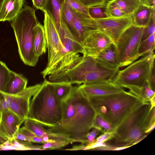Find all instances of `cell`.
Masks as SVG:
<instances>
[{
	"label": "cell",
	"mask_w": 155,
	"mask_h": 155,
	"mask_svg": "<svg viewBox=\"0 0 155 155\" xmlns=\"http://www.w3.org/2000/svg\"><path fill=\"white\" fill-rule=\"evenodd\" d=\"M43 150L42 146H35L31 142L19 140L15 138L8 140L4 143L0 144V150Z\"/></svg>",
	"instance_id": "obj_21"
},
{
	"label": "cell",
	"mask_w": 155,
	"mask_h": 155,
	"mask_svg": "<svg viewBox=\"0 0 155 155\" xmlns=\"http://www.w3.org/2000/svg\"><path fill=\"white\" fill-rule=\"evenodd\" d=\"M87 7L96 5H105L107 0H78Z\"/></svg>",
	"instance_id": "obj_35"
},
{
	"label": "cell",
	"mask_w": 155,
	"mask_h": 155,
	"mask_svg": "<svg viewBox=\"0 0 155 155\" xmlns=\"http://www.w3.org/2000/svg\"><path fill=\"white\" fill-rule=\"evenodd\" d=\"M45 0H32L33 5L37 9L42 10Z\"/></svg>",
	"instance_id": "obj_40"
},
{
	"label": "cell",
	"mask_w": 155,
	"mask_h": 155,
	"mask_svg": "<svg viewBox=\"0 0 155 155\" xmlns=\"http://www.w3.org/2000/svg\"><path fill=\"white\" fill-rule=\"evenodd\" d=\"M87 97L96 113L115 129L132 110L143 100L125 91L108 95Z\"/></svg>",
	"instance_id": "obj_4"
},
{
	"label": "cell",
	"mask_w": 155,
	"mask_h": 155,
	"mask_svg": "<svg viewBox=\"0 0 155 155\" xmlns=\"http://www.w3.org/2000/svg\"><path fill=\"white\" fill-rule=\"evenodd\" d=\"M78 87L87 97L108 95L125 91L124 88L112 82L82 84Z\"/></svg>",
	"instance_id": "obj_14"
},
{
	"label": "cell",
	"mask_w": 155,
	"mask_h": 155,
	"mask_svg": "<svg viewBox=\"0 0 155 155\" xmlns=\"http://www.w3.org/2000/svg\"><path fill=\"white\" fill-rule=\"evenodd\" d=\"M106 4L88 7V15L91 18L97 19L108 18L105 13Z\"/></svg>",
	"instance_id": "obj_30"
},
{
	"label": "cell",
	"mask_w": 155,
	"mask_h": 155,
	"mask_svg": "<svg viewBox=\"0 0 155 155\" xmlns=\"http://www.w3.org/2000/svg\"><path fill=\"white\" fill-rule=\"evenodd\" d=\"M19 131L25 136L29 138L36 136L32 132L27 129L24 126L20 128Z\"/></svg>",
	"instance_id": "obj_39"
},
{
	"label": "cell",
	"mask_w": 155,
	"mask_h": 155,
	"mask_svg": "<svg viewBox=\"0 0 155 155\" xmlns=\"http://www.w3.org/2000/svg\"><path fill=\"white\" fill-rule=\"evenodd\" d=\"M113 69L98 63L94 57L81 56L62 69L48 75L49 81L78 85L110 81Z\"/></svg>",
	"instance_id": "obj_2"
},
{
	"label": "cell",
	"mask_w": 155,
	"mask_h": 155,
	"mask_svg": "<svg viewBox=\"0 0 155 155\" xmlns=\"http://www.w3.org/2000/svg\"></svg>",
	"instance_id": "obj_47"
},
{
	"label": "cell",
	"mask_w": 155,
	"mask_h": 155,
	"mask_svg": "<svg viewBox=\"0 0 155 155\" xmlns=\"http://www.w3.org/2000/svg\"><path fill=\"white\" fill-rule=\"evenodd\" d=\"M149 5H155V0H147Z\"/></svg>",
	"instance_id": "obj_45"
},
{
	"label": "cell",
	"mask_w": 155,
	"mask_h": 155,
	"mask_svg": "<svg viewBox=\"0 0 155 155\" xmlns=\"http://www.w3.org/2000/svg\"><path fill=\"white\" fill-rule=\"evenodd\" d=\"M55 94L57 98L61 102H64L70 95L73 86L68 82H52L50 81Z\"/></svg>",
	"instance_id": "obj_23"
},
{
	"label": "cell",
	"mask_w": 155,
	"mask_h": 155,
	"mask_svg": "<svg viewBox=\"0 0 155 155\" xmlns=\"http://www.w3.org/2000/svg\"><path fill=\"white\" fill-rule=\"evenodd\" d=\"M155 57L153 51H152L124 69L119 70L112 82L128 89L129 92L141 98V91L147 81L155 62Z\"/></svg>",
	"instance_id": "obj_8"
},
{
	"label": "cell",
	"mask_w": 155,
	"mask_h": 155,
	"mask_svg": "<svg viewBox=\"0 0 155 155\" xmlns=\"http://www.w3.org/2000/svg\"><path fill=\"white\" fill-rule=\"evenodd\" d=\"M74 12V10L65 2L61 8V18L73 35Z\"/></svg>",
	"instance_id": "obj_25"
},
{
	"label": "cell",
	"mask_w": 155,
	"mask_h": 155,
	"mask_svg": "<svg viewBox=\"0 0 155 155\" xmlns=\"http://www.w3.org/2000/svg\"><path fill=\"white\" fill-rule=\"evenodd\" d=\"M153 105L150 101L140 102L116 127L113 137L106 141L109 146L121 147L127 137L138 139L142 137L147 130L146 120Z\"/></svg>",
	"instance_id": "obj_7"
},
{
	"label": "cell",
	"mask_w": 155,
	"mask_h": 155,
	"mask_svg": "<svg viewBox=\"0 0 155 155\" xmlns=\"http://www.w3.org/2000/svg\"><path fill=\"white\" fill-rule=\"evenodd\" d=\"M96 128L102 133L109 132L114 133L115 129L111 124L101 115L96 113L93 120L92 128Z\"/></svg>",
	"instance_id": "obj_27"
},
{
	"label": "cell",
	"mask_w": 155,
	"mask_h": 155,
	"mask_svg": "<svg viewBox=\"0 0 155 155\" xmlns=\"http://www.w3.org/2000/svg\"><path fill=\"white\" fill-rule=\"evenodd\" d=\"M24 126L36 136L43 137L48 136L50 139L57 141H66L72 143L68 138L60 135L54 134L45 129L43 125L37 121L27 118L24 121Z\"/></svg>",
	"instance_id": "obj_15"
},
{
	"label": "cell",
	"mask_w": 155,
	"mask_h": 155,
	"mask_svg": "<svg viewBox=\"0 0 155 155\" xmlns=\"http://www.w3.org/2000/svg\"><path fill=\"white\" fill-rule=\"evenodd\" d=\"M127 15L132 16L140 4L139 0H112Z\"/></svg>",
	"instance_id": "obj_26"
},
{
	"label": "cell",
	"mask_w": 155,
	"mask_h": 155,
	"mask_svg": "<svg viewBox=\"0 0 155 155\" xmlns=\"http://www.w3.org/2000/svg\"><path fill=\"white\" fill-rule=\"evenodd\" d=\"M0 109L2 110L9 109L11 105L12 94L5 92L0 93Z\"/></svg>",
	"instance_id": "obj_32"
},
{
	"label": "cell",
	"mask_w": 155,
	"mask_h": 155,
	"mask_svg": "<svg viewBox=\"0 0 155 155\" xmlns=\"http://www.w3.org/2000/svg\"><path fill=\"white\" fill-rule=\"evenodd\" d=\"M155 36V33L147 38L141 41L138 48V53L140 57H143L154 50Z\"/></svg>",
	"instance_id": "obj_28"
},
{
	"label": "cell",
	"mask_w": 155,
	"mask_h": 155,
	"mask_svg": "<svg viewBox=\"0 0 155 155\" xmlns=\"http://www.w3.org/2000/svg\"><path fill=\"white\" fill-rule=\"evenodd\" d=\"M30 140L31 142L32 143H42V144L45 143L43 141L42 137L36 136L30 137Z\"/></svg>",
	"instance_id": "obj_42"
},
{
	"label": "cell",
	"mask_w": 155,
	"mask_h": 155,
	"mask_svg": "<svg viewBox=\"0 0 155 155\" xmlns=\"http://www.w3.org/2000/svg\"><path fill=\"white\" fill-rule=\"evenodd\" d=\"M94 58L98 63L104 67L111 69L120 68L114 43Z\"/></svg>",
	"instance_id": "obj_16"
},
{
	"label": "cell",
	"mask_w": 155,
	"mask_h": 155,
	"mask_svg": "<svg viewBox=\"0 0 155 155\" xmlns=\"http://www.w3.org/2000/svg\"><path fill=\"white\" fill-rule=\"evenodd\" d=\"M155 15L149 24L144 27L141 41L145 40L155 33Z\"/></svg>",
	"instance_id": "obj_33"
},
{
	"label": "cell",
	"mask_w": 155,
	"mask_h": 155,
	"mask_svg": "<svg viewBox=\"0 0 155 155\" xmlns=\"http://www.w3.org/2000/svg\"><path fill=\"white\" fill-rule=\"evenodd\" d=\"M25 121L10 109L1 110L0 135L7 140L14 139Z\"/></svg>",
	"instance_id": "obj_13"
},
{
	"label": "cell",
	"mask_w": 155,
	"mask_h": 155,
	"mask_svg": "<svg viewBox=\"0 0 155 155\" xmlns=\"http://www.w3.org/2000/svg\"><path fill=\"white\" fill-rule=\"evenodd\" d=\"M70 143L66 141H56L54 142H45L43 144L42 148L43 150L60 149Z\"/></svg>",
	"instance_id": "obj_34"
},
{
	"label": "cell",
	"mask_w": 155,
	"mask_h": 155,
	"mask_svg": "<svg viewBox=\"0 0 155 155\" xmlns=\"http://www.w3.org/2000/svg\"><path fill=\"white\" fill-rule=\"evenodd\" d=\"M4 0H0V11Z\"/></svg>",
	"instance_id": "obj_46"
},
{
	"label": "cell",
	"mask_w": 155,
	"mask_h": 155,
	"mask_svg": "<svg viewBox=\"0 0 155 155\" xmlns=\"http://www.w3.org/2000/svg\"><path fill=\"white\" fill-rule=\"evenodd\" d=\"M7 140V139L0 135V144L3 143Z\"/></svg>",
	"instance_id": "obj_44"
},
{
	"label": "cell",
	"mask_w": 155,
	"mask_h": 155,
	"mask_svg": "<svg viewBox=\"0 0 155 155\" xmlns=\"http://www.w3.org/2000/svg\"><path fill=\"white\" fill-rule=\"evenodd\" d=\"M27 79L22 74L14 72L5 93L13 94L24 90L27 87Z\"/></svg>",
	"instance_id": "obj_22"
},
{
	"label": "cell",
	"mask_w": 155,
	"mask_h": 155,
	"mask_svg": "<svg viewBox=\"0 0 155 155\" xmlns=\"http://www.w3.org/2000/svg\"><path fill=\"white\" fill-rule=\"evenodd\" d=\"M144 28L131 26L114 43L120 68L127 66L140 57L138 48Z\"/></svg>",
	"instance_id": "obj_9"
},
{
	"label": "cell",
	"mask_w": 155,
	"mask_h": 155,
	"mask_svg": "<svg viewBox=\"0 0 155 155\" xmlns=\"http://www.w3.org/2000/svg\"><path fill=\"white\" fill-rule=\"evenodd\" d=\"M139 1L140 4L146 6H149L147 0H139Z\"/></svg>",
	"instance_id": "obj_43"
},
{
	"label": "cell",
	"mask_w": 155,
	"mask_h": 155,
	"mask_svg": "<svg viewBox=\"0 0 155 155\" xmlns=\"http://www.w3.org/2000/svg\"><path fill=\"white\" fill-rule=\"evenodd\" d=\"M88 21L91 31H97L106 35L112 39L114 43L126 29L133 25L132 16L97 19L89 18Z\"/></svg>",
	"instance_id": "obj_10"
},
{
	"label": "cell",
	"mask_w": 155,
	"mask_h": 155,
	"mask_svg": "<svg viewBox=\"0 0 155 155\" xmlns=\"http://www.w3.org/2000/svg\"><path fill=\"white\" fill-rule=\"evenodd\" d=\"M72 90L76 111L71 121L59 135L68 138L73 143H87V135L92 128L96 113L78 86H73Z\"/></svg>",
	"instance_id": "obj_6"
},
{
	"label": "cell",
	"mask_w": 155,
	"mask_h": 155,
	"mask_svg": "<svg viewBox=\"0 0 155 155\" xmlns=\"http://www.w3.org/2000/svg\"><path fill=\"white\" fill-rule=\"evenodd\" d=\"M64 107V102L57 98L50 81L45 80L31 100L27 118L52 127L61 122Z\"/></svg>",
	"instance_id": "obj_3"
},
{
	"label": "cell",
	"mask_w": 155,
	"mask_h": 155,
	"mask_svg": "<svg viewBox=\"0 0 155 155\" xmlns=\"http://www.w3.org/2000/svg\"><path fill=\"white\" fill-rule=\"evenodd\" d=\"M44 28L47 42L48 62L41 72L44 78L64 68L83 54L81 43L71 33L61 18L57 29L53 21L44 12Z\"/></svg>",
	"instance_id": "obj_1"
},
{
	"label": "cell",
	"mask_w": 155,
	"mask_h": 155,
	"mask_svg": "<svg viewBox=\"0 0 155 155\" xmlns=\"http://www.w3.org/2000/svg\"><path fill=\"white\" fill-rule=\"evenodd\" d=\"M23 0H4L0 11V21H12L22 9Z\"/></svg>",
	"instance_id": "obj_17"
},
{
	"label": "cell",
	"mask_w": 155,
	"mask_h": 155,
	"mask_svg": "<svg viewBox=\"0 0 155 155\" xmlns=\"http://www.w3.org/2000/svg\"><path fill=\"white\" fill-rule=\"evenodd\" d=\"M39 23L34 8L25 6L12 21L18 51L21 59L26 65L34 67L38 59L34 56L33 45L35 28Z\"/></svg>",
	"instance_id": "obj_5"
},
{
	"label": "cell",
	"mask_w": 155,
	"mask_h": 155,
	"mask_svg": "<svg viewBox=\"0 0 155 155\" xmlns=\"http://www.w3.org/2000/svg\"><path fill=\"white\" fill-rule=\"evenodd\" d=\"M113 137V134L112 133L109 132L102 133L96 139L95 141L93 143L105 142L112 139Z\"/></svg>",
	"instance_id": "obj_38"
},
{
	"label": "cell",
	"mask_w": 155,
	"mask_h": 155,
	"mask_svg": "<svg viewBox=\"0 0 155 155\" xmlns=\"http://www.w3.org/2000/svg\"><path fill=\"white\" fill-rule=\"evenodd\" d=\"M93 130L91 131H89L87 135L86 139L87 144H91L93 143L96 140V138L98 134L102 133L99 129L96 128H92Z\"/></svg>",
	"instance_id": "obj_37"
},
{
	"label": "cell",
	"mask_w": 155,
	"mask_h": 155,
	"mask_svg": "<svg viewBox=\"0 0 155 155\" xmlns=\"http://www.w3.org/2000/svg\"><path fill=\"white\" fill-rule=\"evenodd\" d=\"M65 0H45L42 9L51 18L57 29L60 25L62 7Z\"/></svg>",
	"instance_id": "obj_20"
},
{
	"label": "cell",
	"mask_w": 155,
	"mask_h": 155,
	"mask_svg": "<svg viewBox=\"0 0 155 155\" xmlns=\"http://www.w3.org/2000/svg\"><path fill=\"white\" fill-rule=\"evenodd\" d=\"M14 72L0 60V93L6 92Z\"/></svg>",
	"instance_id": "obj_24"
},
{
	"label": "cell",
	"mask_w": 155,
	"mask_h": 155,
	"mask_svg": "<svg viewBox=\"0 0 155 155\" xmlns=\"http://www.w3.org/2000/svg\"><path fill=\"white\" fill-rule=\"evenodd\" d=\"M65 2L75 11L89 16L88 7L84 6L78 0H65Z\"/></svg>",
	"instance_id": "obj_31"
},
{
	"label": "cell",
	"mask_w": 155,
	"mask_h": 155,
	"mask_svg": "<svg viewBox=\"0 0 155 155\" xmlns=\"http://www.w3.org/2000/svg\"><path fill=\"white\" fill-rule=\"evenodd\" d=\"M105 13L108 17L119 18L130 16L127 15L112 0L106 3Z\"/></svg>",
	"instance_id": "obj_29"
},
{
	"label": "cell",
	"mask_w": 155,
	"mask_h": 155,
	"mask_svg": "<svg viewBox=\"0 0 155 155\" xmlns=\"http://www.w3.org/2000/svg\"><path fill=\"white\" fill-rule=\"evenodd\" d=\"M113 43L112 39L106 35L97 31H92L81 43L83 49V55L95 57Z\"/></svg>",
	"instance_id": "obj_12"
},
{
	"label": "cell",
	"mask_w": 155,
	"mask_h": 155,
	"mask_svg": "<svg viewBox=\"0 0 155 155\" xmlns=\"http://www.w3.org/2000/svg\"><path fill=\"white\" fill-rule=\"evenodd\" d=\"M15 138L23 141L31 142L30 141V138L25 136L21 133L19 131L16 134Z\"/></svg>",
	"instance_id": "obj_41"
},
{
	"label": "cell",
	"mask_w": 155,
	"mask_h": 155,
	"mask_svg": "<svg viewBox=\"0 0 155 155\" xmlns=\"http://www.w3.org/2000/svg\"><path fill=\"white\" fill-rule=\"evenodd\" d=\"M47 49V45L43 26L39 22L35 28L33 45V52L34 56L38 59L45 54Z\"/></svg>",
	"instance_id": "obj_19"
},
{
	"label": "cell",
	"mask_w": 155,
	"mask_h": 155,
	"mask_svg": "<svg viewBox=\"0 0 155 155\" xmlns=\"http://www.w3.org/2000/svg\"><path fill=\"white\" fill-rule=\"evenodd\" d=\"M41 84H37L27 87L18 93L12 94V100L9 109L20 118L25 120L29 114L31 99L38 91Z\"/></svg>",
	"instance_id": "obj_11"
},
{
	"label": "cell",
	"mask_w": 155,
	"mask_h": 155,
	"mask_svg": "<svg viewBox=\"0 0 155 155\" xmlns=\"http://www.w3.org/2000/svg\"><path fill=\"white\" fill-rule=\"evenodd\" d=\"M155 62L151 67L147 81L152 90H155Z\"/></svg>",
	"instance_id": "obj_36"
},
{
	"label": "cell",
	"mask_w": 155,
	"mask_h": 155,
	"mask_svg": "<svg viewBox=\"0 0 155 155\" xmlns=\"http://www.w3.org/2000/svg\"><path fill=\"white\" fill-rule=\"evenodd\" d=\"M155 15V5L146 6L140 4L132 15L133 25L142 27L147 26Z\"/></svg>",
	"instance_id": "obj_18"
}]
</instances>
